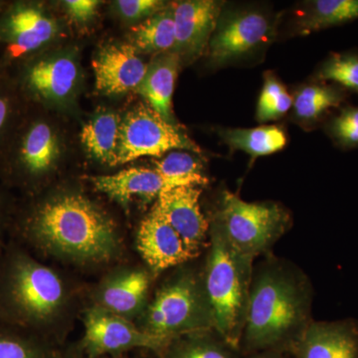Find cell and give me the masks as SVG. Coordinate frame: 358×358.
<instances>
[{
	"mask_svg": "<svg viewBox=\"0 0 358 358\" xmlns=\"http://www.w3.org/2000/svg\"><path fill=\"white\" fill-rule=\"evenodd\" d=\"M9 227L20 243L72 262H109L121 251L114 220L79 192L29 202L13 214Z\"/></svg>",
	"mask_w": 358,
	"mask_h": 358,
	"instance_id": "obj_1",
	"label": "cell"
},
{
	"mask_svg": "<svg viewBox=\"0 0 358 358\" xmlns=\"http://www.w3.org/2000/svg\"><path fill=\"white\" fill-rule=\"evenodd\" d=\"M312 285L291 264L268 257L254 267L241 343L248 352L293 348L312 322Z\"/></svg>",
	"mask_w": 358,
	"mask_h": 358,
	"instance_id": "obj_2",
	"label": "cell"
},
{
	"mask_svg": "<svg viewBox=\"0 0 358 358\" xmlns=\"http://www.w3.org/2000/svg\"><path fill=\"white\" fill-rule=\"evenodd\" d=\"M68 291L57 273L17 244L0 251V320L41 334L65 313Z\"/></svg>",
	"mask_w": 358,
	"mask_h": 358,
	"instance_id": "obj_3",
	"label": "cell"
},
{
	"mask_svg": "<svg viewBox=\"0 0 358 358\" xmlns=\"http://www.w3.org/2000/svg\"><path fill=\"white\" fill-rule=\"evenodd\" d=\"M209 223L210 249L202 275L214 329L238 350L246 322L255 259L238 251L215 223Z\"/></svg>",
	"mask_w": 358,
	"mask_h": 358,
	"instance_id": "obj_4",
	"label": "cell"
},
{
	"mask_svg": "<svg viewBox=\"0 0 358 358\" xmlns=\"http://www.w3.org/2000/svg\"><path fill=\"white\" fill-rule=\"evenodd\" d=\"M138 320L141 331L167 343L185 334L214 329L202 273L179 268L148 301Z\"/></svg>",
	"mask_w": 358,
	"mask_h": 358,
	"instance_id": "obj_5",
	"label": "cell"
},
{
	"mask_svg": "<svg viewBox=\"0 0 358 358\" xmlns=\"http://www.w3.org/2000/svg\"><path fill=\"white\" fill-rule=\"evenodd\" d=\"M210 222L223 231L233 246L255 259L268 252L289 229L291 215L275 202H247L224 190Z\"/></svg>",
	"mask_w": 358,
	"mask_h": 358,
	"instance_id": "obj_6",
	"label": "cell"
},
{
	"mask_svg": "<svg viewBox=\"0 0 358 358\" xmlns=\"http://www.w3.org/2000/svg\"><path fill=\"white\" fill-rule=\"evenodd\" d=\"M25 115L0 160V169L6 182L33 192L57 164L60 143L48 122Z\"/></svg>",
	"mask_w": 358,
	"mask_h": 358,
	"instance_id": "obj_7",
	"label": "cell"
},
{
	"mask_svg": "<svg viewBox=\"0 0 358 358\" xmlns=\"http://www.w3.org/2000/svg\"><path fill=\"white\" fill-rule=\"evenodd\" d=\"M173 150L200 152L196 143L176 124L167 122L147 103L129 110L121 119L115 166L143 157H162Z\"/></svg>",
	"mask_w": 358,
	"mask_h": 358,
	"instance_id": "obj_8",
	"label": "cell"
},
{
	"mask_svg": "<svg viewBox=\"0 0 358 358\" xmlns=\"http://www.w3.org/2000/svg\"><path fill=\"white\" fill-rule=\"evenodd\" d=\"M275 27L277 20L261 9L222 10L207 48L209 64L223 67L248 57L270 43Z\"/></svg>",
	"mask_w": 358,
	"mask_h": 358,
	"instance_id": "obj_9",
	"label": "cell"
},
{
	"mask_svg": "<svg viewBox=\"0 0 358 358\" xmlns=\"http://www.w3.org/2000/svg\"><path fill=\"white\" fill-rule=\"evenodd\" d=\"M58 31L57 21L38 2L6 4L0 13V44L4 46L1 65H20L37 55Z\"/></svg>",
	"mask_w": 358,
	"mask_h": 358,
	"instance_id": "obj_10",
	"label": "cell"
},
{
	"mask_svg": "<svg viewBox=\"0 0 358 358\" xmlns=\"http://www.w3.org/2000/svg\"><path fill=\"white\" fill-rule=\"evenodd\" d=\"M76 60L68 54L35 55L18 65L11 78L24 100L44 105H61L74 95L79 82Z\"/></svg>",
	"mask_w": 358,
	"mask_h": 358,
	"instance_id": "obj_11",
	"label": "cell"
},
{
	"mask_svg": "<svg viewBox=\"0 0 358 358\" xmlns=\"http://www.w3.org/2000/svg\"><path fill=\"white\" fill-rule=\"evenodd\" d=\"M84 324L83 348L91 358L134 348L164 350L169 343L141 331L131 320L96 307L87 310Z\"/></svg>",
	"mask_w": 358,
	"mask_h": 358,
	"instance_id": "obj_12",
	"label": "cell"
},
{
	"mask_svg": "<svg viewBox=\"0 0 358 358\" xmlns=\"http://www.w3.org/2000/svg\"><path fill=\"white\" fill-rule=\"evenodd\" d=\"M176 46L173 52L181 66L194 62L206 54L224 2L215 0H186L173 2Z\"/></svg>",
	"mask_w": 358,
	"mask_h": 358,
	"instance_id": "obj_13",
	"label": "cell"
},
{
	"mask_svg": "<svg viewBox=\"0 0 358 358\" xmlns=\"http://www.w3.org/2000/svg\"><path fill=\"white\" fill-rule=\"evenodd\" d=\"M200 195L199 186H176L162 190L154 205L178 232L193 257L197 256L206 243L210 227L200 209Z\"/></svg>",
	"mask_w": 358,
	"mask_h": 358,
	"instance_id": "obj_14",
	"label": "cell"
},
{
	"mask_svg": "<svg viewBox=\"0 0 358 358\" xmlns=\"http://www.w3.org/2000/svg\"><path fill=\"white\" fill-rule=\"evenodd\" d=\"M150 284V274L143 268L115 270L96 288L94 307L133 322L147 307Z\"/></svg>",
	"mask_w": 358,
	"mask_h": 358,
	"instance_id": "obj_15",
	"label": "cell"
},
{
	"mask_svg": "<svg viewBox=\"0 0 358 358\" xmlns=\"http://www.w3.org/2000/svg\"><path fill=\"white\" fill-rule=\"evenodd\" d=\"M96 87L108 96H119L136 90L148 70L133 44L105 45L93 60Z\"/></svg>",
	"mask_w": 358,
	"mask_h": 358,
	"instance_id": "obj_16",
	"label": "cell"
},
{
	"mask_svg": "<svg viewBox=\"0 0 358 358\" xmlns=\"http://www.w3.org/2000/svg\"><path fill=\"white\" fill-rule=\"evenodd\" d=\"M136 245L150 272L155 275L179 267L194 258L176 230L155 207L141 221Z\"/></svg>",
	"mask_w": 358,
	"mask_h": 358,
	"instance_id": "obj_17",
	"label": "cell"
},
{
	"mask_svg": "<svg viewBox=\"0 0 358 358\" xmlns=\"http://www.w3.org/2000/svg\"><path fill=\"white\" fill-rule=\"evenodd\" d=\"M293 348L298 358H358V322L312 320Z\"/></svg>",
	"mask_w": 358,
	"mask_h": 358,
	"instance_id": "obj_18",
	"label": "cell"
},
{
	"mask_svg": "<svg viewBox=\"0 0 358 358\" xmlns=\"http://www.w3.org/2000/svg\"><path fill=\"white\" fill-rule=\"evenodd\" d=\"M91 179L96 190L124 207L128 206L134 197L157 199L162 190L180 186L162 176L155 169L147 167H131L110 176H95Z\"/></svg>",
	"mask_w": 358,
	"mask_h": 358,
	"instance_id": "obj_19",
	"label": "cell"
},
{
	"mask_svg": "<svg viewBox=\"0 0 358 358\" xmlns=\"http://www.w3.org/2000/svg\"><path fill=\"white\" fill-rule=\"evenodd\" d=\"M180 67V59L173 51L155 55L136 90L150 107L171 124H174L171 102Z\"/></svg>",
	"mask_w": 358,
	"mask_h": 358,
	"instance_id": "obj_20",
	"label": "cell"
},
{
	"mask_svg": "<svg viewBox=\"0 0 358 358\" xmlns=\"http://www.w3.org/2000/svg\"><path fill=\"white\" fill-rule=\"evenodd\" d=\"M348 92L336 84L319 82L303 85L294 93V121L312 127L326 119L334 109H341L348 100Z\"/></svg>",
	"mask_w": 358,
	"mask_h": 358,
	"instance_id": "obj_21",
	"label": "cell"
},
{
	"mask_svg": "<svg viewBox=\"0 0 358 358\" xmlns=\"http://www.w3.org/2000/svg\"><path fill=\"white\" fill-rule=\"evenodd\" d=\"M357 20L358 0H313L306 2L294 30L308 35Z\"/></svg>",
	"mask_w": 358,
	"mask_h": 358,
	"instance_id": "obj_22",
	"label": "cell"
},
{
	"mask_svg": "<svg viewBox=\"0 0 358 358\" xmlns=\"http://www.w3.org/2000/svg\"><path fill=\"white\" fill-rule=\"evenodd\" d=\"M120 124L121 117L114 112L106 110L95 115L82 129L81 141L85 150L99 162L115 166Z\"/></svg>",
	"mask_w": 358,
	"mask_h": 358,
	"instance_id": "obj_23",
	"label": "cell"
},
{
	"mask_svg": "<svg viewBox=\"0 0 358 358\" xmlns=\"http://www.w3.org/2000/svg\"><path fill=\"white\" fill-rule=\"evenodd\" d=\"M221 140L231 150H242L253 157H265L280 152L287 143L284 129L278 126L253 129H221Z\"/></svg>",
	"mask_w": 358,
	"mask_h": 358,
	"instance_id": "obj_24",
	"label": "cell"
},
{
	"mask_svg": "<svg viewBox=\"0 0 358 358\" xmlns=\"http://www.w3.org/2000/svg\"><path fill=\"white\" fill-rule=\"evenodd\" d=\"M131 41L138 52L159 54L173 51L176 22L173 3L131 29Z\"/></svg>",
	"mask_w": 358,
	"mask_h": 358,
	"instance_id": "obj_25",
	"label": "cell"
},
{
	"mask_svg": "<svg viewBox=\"0 0 358 358\" xmlns=\"http://www.w3.org/2000/svg\"><path fill=\"white\" fill-rule=\"evenodd\" d=\"M236 350L215 329H209L173 339L162 358H237Z\"/></svg>",
	"mask_w": 358,
	"mask_h": 358,
	"instance_id": "obj_26",
	"label": "cell"
},
{
	"mask_svg": "<svg viewBox=\"0 0 358 358\" xmlns=\"http://www.w3.org/2000/svg\"><path fill=\"white\" fill-rule=\"evenodd\" d=\"M0 358H57L41 334L0 320Z\"/></svg>",
	"mask_w": 358,
	"mask_h": 358,
	"instance_id": "obj_27",
	"label": "cell"
},
{
	"mask_svg": "<svg viewBox=\"0 0 358 358\" xmlns=\"http://www.w3.org/2000/svg\"><path fill=\"white\" fill-rule=\"evenodd\" d=\"M319 82H331L358 95V50L334 52L320 63L315 73Z\"/></svg>",
	"mask_w": 358,
	"mask_h": 358,
	"instance_id": "obj_28",
	"label": "cell"
},
{
	"mask_svg": "<svg viewBox=\"0 0 358 358\" xmlns=\"http://www.w3.org/2000/svg\"><path fill=\"white\" fill-rule=\"evenodd\" d=\"M11 78L0 76V160L22 119V101Z\"/></svg>",
	"mask_w": 358,
	"mask_h": 358,
	"instance_id": "obj_29",
	"label": "cell"
},
{
	"mask_svg": "<svg viewBox=\"0 0 358 358\" xmlns=\"http://www.w3.org/2000/svg\"><path fill=\"white\" fill-rule=\"evenodd\" d=\"M154 166L157 173L180 186H201L208 182L202 174L201 162L188 152H171L162 159L154 160Z\"/></svg>",
	"mask_w": 358,
	"mask_h": 358,
	"instance_id": "obj_30",
	"label": "cell"
},
{
	"mask_svg": "<svg viewBox=\"0 0 358 358\" xmlns=\"http://www.w3.org/2000/svg\"><path fill=\"white\" fill-rule=\"evenodd\" d=\"M292 107L293 96L289 95L284 84L272 72H268L257 105V121L261 124L277 121L288 114Z\"/></svg>",
	"mask_w": 358,
	"mask_h": 358,
	"instance_id": "obj_31",
	"label": "cell"
},
{
	"mask_svg": "<svg viewBox=\"0 0 358 358\" xmlns=\"http://www.w3.org/2000/svg\"><path fill=\"white\" fill-rule=\"evenodd\" d=\"M326 133L341 150L358 148V106L341 107L327 122Z\"/></svg>",
	"mask_w": 358,
	"mask_h": 358,
	"instance_id": "obj_32",
	"label": "cell"
},
{
	"mask_svg": "<svg viewBox=\"0 0 358 358\" xmlns=\"http://www.w3.org/2000/svg\"><path fill=\"white\" fill-rule=\"evenodd\" d=\"M167 6L166 2L159 0H119L115 2V13L122 20L128 21L147 20Z\"/></svg>",
	"mask_w": 358,
	"mask_h": 358,
	"instance_id": "obj_33",
	"label": "cell"
},
{
	"mask_svg": "<svg viewBox=\"0 0 358 358\" xmlns=\"http://www.w3.org/2000/svg\"><path fill=\"white\" fill-rule=\"evenodd\" d=\"M100 3L96 0H68L64 6L71 20L77 24H86L93 20Z\"/></svg>",
	"mask_w": 358,
	"mask_h": 358,
	"instance_id": "obj_34",
	"label": "cell"
},
{
	"mask_svg": "<svg viewBox=\"0 0 358 358\" xmlns=\"http://www.w3.org/2000/svg\"><path fill=\"white\" fill-rule=\"evenodd\" d=\"M13 212L11 210L10 205L7 201L6 196L0 193V234L6 227L10 226Z\"/></svg>",
	"mask_w": 358,
	"mask_h": 358,
	"instance_id": "obj_35",
	"label": "cell"
},
{
	"mask_svg": "<svg viewBox=\"0 0 358 358\" xmlns=\"http://www.w3.org/2000/svg\"><path fill=\"white\" fill-rule=\"evenodd\" d=\"M252 358H284L282 357H280L279 355H275V353L273 352H266V353H261V355H255V357H253Z\"/></svg>",
	"mask_w": 358,
	"mask_h": 358,
	"instance_id": "obj_36",
	"label": "cell"
},
{
	"mask_svg": "<svg viewBox=\"0 0 358 358\" xmlns=\"http://www.w3.org/2000/svg\"><path fill=\"white\" fill-rule=\"evenodd\" d=\"M4 6H6V4H4V2L0 1V13H1V10L2 9H3Z\"/></svg>",
	"mask_w": 358,
	"mask_h": 358,
	"instance_id": "obj_37",
	"label": "cell"
},
{
	"mask_svg": "<svg viewBox=\"0 0 358 358\" xmlns=\"http://www.w3.org/2000/svg\"><path fill=\"white\" fill-rule=\"evenodd\" d=\"M0 251H1V249H0Z\"/></svg>",
	"mask_w": 358,
	"mask_h": 358,
	"instance_id": "obj_38",
	"label": "cell"
}]
</instances>
